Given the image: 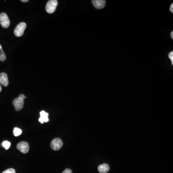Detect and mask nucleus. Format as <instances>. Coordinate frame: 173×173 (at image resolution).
Here are the masks:
<instances>
[{
	"label": "nucleus",
	"mask_w": 173,
	"mask_h": 173,
	"mask_svg": "<svg viewBox=\"0 0 173 173\" xmlns=\"http://www.w3.org/2000/svg\"><path fill=\"white\" fill-rule=\"evenodd\" d=\"M6 59V54L3 51L2 47L0 45V61L3 62V61H5Z\"/></svg>",
	"instance_id": "nucleus-11"
},
{
	"label": "nucleus",
	"mask_w": 173,
	"mask_h": 173,
	"mask_svg": "<svg viewBox=\"0 0 173 173\" xmlns=\"http://www.w3.org/2000/svg\"><path fill=\"white\" fill-rule=\"evenodd\" d=\"M21 1L22 2H24V3H26V2H28L29 1V0H21Z\"/></svg>",
	"instance_id": "nucleus-18"
},
{
	"label": "nucleus",
	"mask_w": 173,
	"mask_h": 173,
	"mask_svg": "<svg viewBox=\"0 0 173 173\" xmlns=\"http://www.w3.org/2000/svg\"><path fill=\"white\" fill-rule=\"evenodd\" d=\"M2 146L7 150H8L10 146H11V143L9 141H4L2 143Z\"/></svg>",
	"instance_id": "nucleus-13"
},
{
	"label": "nucleus",
	"mask_w": 173,
	"mask_h": 173,
	"mask_svg": "<svg viewBox=\"0 0 173 173\" xmlns=\"http://www.w3.org/2000/svg\"><path fill=\"white\" fill-rule=\"evenodd\" d=\"M40 117L39 119V121L41 124H43L44 122L47 123L49 121V118H48V115L49 114L46 113L45 111H41L40 113Z\"/></svg>",
	"instance_id": "nucleus-9"
},
{
	"label": "nucleus",
	"mask_w": 173,
	"mask_h": 173,
	"mask_svg": "<svg viewBox=\"0 0 173 173\" xmlns=\"http://www.w3.org/2000/svg\"><path fill=\"white\" fill-rule=\"evenodd\" d=\"M58 5L57 0H50L46 4V11L49 14H52L56 11V8Z\"/></svg>",
	"instance_id": "nucleus-2"
},
{
	"label": "nucleus",
	"mask_w": 173,
	"mask_h": 173,
	"mask_svg": "<svg viewBox=\"0 0 173 173\" xmlns=\"http://www.w3.org/2000/svg\"><path fill=\"white\" fill-rule=\"evenodd\" d=\"M168 57L170 59L171 62H172V65H173V51H171L168 54Z\"/></svg>",
	"instance_id": "nucleus-15"
},
{
	"label": "nucleus",
	"mask_w": 173,
	"mask_h": 173,
	"mask_svg": "<svg viewBox=\"0 0 173 173\" xmlns=\"http://www.w3.org/2000/svg\"><path fill=\"white\" fill-rule=\"evenodd\" d=\"M0 24L1 27L6 29L9 27L10 24L9 19L8 15L4 13H2L0 14Z\"/></svg>",
	"instance_id": "nucleus-4"
},
{
	"label": "nucleus",
	"mask_w": 173,
	"mask_h": 173,
	"mask_svg": "<svg viewBox=\"0 0 173 173\" xmlns=\"http://www.w3.org/2000/svg\"><path fill=\"white\" fill-rule=\"evenodd\" d=\"M27 97L24 95L21 94L19 95L18 97L16 98L13 101V105L15 106V109L16 111L21 110L24 104V99Z\"/></svg>",
	"instance_id": "nucleus-1"
},
{
	"label": "nucleus",
	"mask_w": 173,
	"mask_h": 173,
	"mask_svg": "<svg viewBox=\"0 0 173 173\" xmlns=\"http://www.w3.org/2000/svg\"><path fill=\"white\" fill-rule=\"evenodd\" d=\"M16 147L18 150L23 153H27L29 152L30 150L29 143L25 141H22L21 142L18 143Z\"/></svg>",
	"instance_id": "nucleus-6"
},
{
	"label": "nucleus",
	"mask_w": 173,
	"mask_h": 173,
	"mask_svg": "<svg viewBox=\"0 0 173 173\" xmlns=\"http://www.w3.org/2000/svg\"><path fill=\"white\" fill-rule=\"evenodd\" d=\"M27 27V25L24 22H21L16 26L14 30V33L15 36L19 37L23 35Z\"/></svg>",
	"instance_id": "nucleus-3"
},
{
	"label": "nucleus",
	"mask_w": 173,
	"mask_h": 173,
	"mask_svg": "<svg viewBox=\"0 0 173 173\" xmlns=\"http://www.w3.org/2000/svg\"><path fill=\"white\" fill-rule=\"evenodd\" d=\"M171 38H172V39H173V31H172V32H171Z\"/></svg>",
	"instance_id": "nucleus-19"
},
{
	"label": "nucleus",
	"mask_w": 173,
	"mask_h": 173,
	"mask_svg": "<svg viewBox=\"0 0 173 173\" xmlns=\"http://www.w3.org/2000/svg\"><path fill=\"white\" fill-rule=\"evenodd\" d=\"M98 170L100 173H107L109 171L110 166L107 164H101L98 166Z\"/></svg>",
	"instance_id": "nucleus-10"
},
{
	"label": "nucleus",
	"mask_w": 173,
	"mask_h": 173,
	"mask_svg": "<svg viewBox=\"0 0 173 173\" xmlns=\"http://www.w3.org/2000/svg\"><path fill=\"white\" fill-rule=\"evenodd\" d=\"M92 3L95 8L98 9H101L105 7L106 1L104 0H93Z\"/></svg>",
	"instance_id": "nucleus-7"
},
{
	"label": "nucleus",
	"mask_w": 173,
	"mask_h": 173,
	"mask_svg": "<svg viewBox=\"0 0 173 173\" xmlns=\"http://www.w3.org/2000/svg\"><path fill=\"white\" fill-rule=\"evenodd\" d=\"M1 89H2V87L0 85V92H1Z\"/></svg>",
	"instance_id": "nucleus-20"
},
{
	"label": "nucleus",
	"mask_w": 173,
	"mask_h": 173,
	"mask_svg": "<svg viewBox=\"0 0 173 173\" xmlns=\"http://www.w3.org/2000/svg\"><path fill=\"white\" fill-rule=\"evenodd\" d=\"M170 11L171 12L173 13V4H172L171 5L170 8Z\"/></svg>",
	"instance_id": "nucleus-17"
},
{
	"label": "nucleus",
	"mask_w": 173,
	"mask_h": 173,
	"mask_svg": "<svg viewBox=\"0 0 173 173\" xmlns=\"http://www.w3.org/2000/svg\"><path fill=\"white\" fill-rule=\"evenodd\" d=\"M0 84L4 86H7L9 84L7 75L5 73L0 74Z\"/></svg>",
	"instance_id": "nucleus-8"
},
{
	"label": "nucleus",
	"mask_w": 173,
	"mask_h": 173,
	"mask_svg": "<svg viewBox=\"0 0 173 173\" xmlns=\"http://www.w3.org/2000/svg\"><path fill=\"white\" fill-rule=\"evenodd\" d=\"M62 173H72V171L71 169L68 168V169H65Z\"/></svg>",
	"instance_id": "nucleus-16"
},
{
	"label": "nucleus",
	"mask_w": 173,
	"mask_h": 173,
	"mask_svg": "<svg viewBox=\"0 0 173 173\" xmlns=\"http://www.w3.org/2000/svg\"><path fill=\"white\" fill-rule=\"evenodd\" d=\"M63 143L59 138H56L53 139L51 142V147L53 150H59L62 147Z\"/></svg>",
	"instance_id": "nucleus-5"
},
{
	"label": "nucleus",
	"mask_w": 173,
	"mask_h": 173,
	"mask_svg": "<svg viewBox=\"0 0 173 173\" xmlns=\"http://www.w3.org/2000/svg\"><path fill=\"white\" fill-rule=\"evenodd\" d=\"M22 133V130L19 128L18 127H15L14 129V131H13V134L15 137H18L19 136L21 135Z\"/></svg>",
	"instance_id": "nucleus-12"
},
{
	"label": "nucleus",
	"mask_w": 173,
	"mask_h": 173,
	"mask_svg": "<svg viewBox=\"0 0 173 173\" xmlns=\"http://www.w3.org/2000/svg\"><path fill=\"white\" fill-rule=\"evenodd\" d=\"M2 173H15V171L13 168H9L4 171Z\"/></svg>",
	"instance_id": "nucleus-14"
}]
</instances>
